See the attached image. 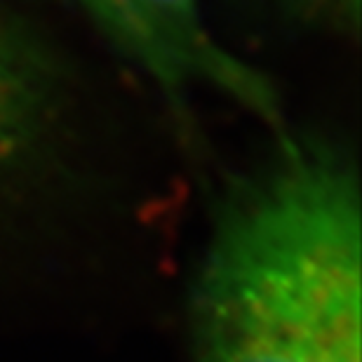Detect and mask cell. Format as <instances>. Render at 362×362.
Segmentation results:
<instances>
[{
  "instance_id": "obj_1",
  "label": "cell",
  "mask_w": 362,
  "mask_h": 362,
  "mask_svg": "<svg viewBox=\"0 0 362 362\" xmlns=\"http://www.w3.org/2000/svg\"><path fill=\"white\" fill-rule=\"evenodd\" d=\"M195 362H362L356 163L282 139L216 200L191 292Z\"/></svg>"
},
{
  "instance_id": "obj_2",
  "label": "cell",
  "mask_w": 362,
  "mask_h": 362,
  "mask_svg": "<svg viewBox=\"0 0 362 362\" xmlns=\"http://www.w3.org/2000/svg\"><path fill=\"white\" fill-rule=\"evenodd\" d=\"M76 3L165 94L181 99L193 90H207L278 125V92L262 71L212 33L202 0Z\"/></svg>"
},
{
  "instance_id": "obj_3",
  "label": "cell",
  "mask_w": 362,
  "mask_h": 362,
  "mask_svg": "<svg viewBox=\"0 0 362 362\" xmlns=\"http://www.w3.org/2000/svg\"><path fill=\"white\" fill-rule=\"evenodd\" d=\"M54 92L45 52L0 12V188L40 148L52 120Z\"/></svg>"
},
{
  "instance_id": "obj_4",
  "label": "cell",
  "mask_w": 362,
  "mask_h": 362,
  "mask_svg": "<svg viewBox=\"0 0 362 362\" xmlns=\"http://www.w3.org/2000/svg\"><path fill=\"white\" fill-rule=\"evenodd\" d=\"M287 3L310 17L332 19L344 26H358L360 19V0H287Z\"/></svg>"
}]
</instances>
